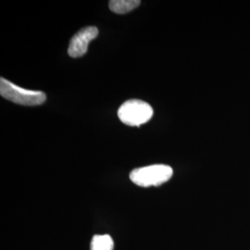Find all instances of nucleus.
<instances>
[{
	"label": "nucleus",
	"mask_w": 250,
	"mask_h": 250,
	"mask_svg": "<svg viewBox=\"0 0 250 250\" xmlns=\"http://www.w3.org/2000/svg\"><path fill=\"white\" fill-rule=\"evenodd\" d=\"M0 95L11 102L23 106H38L46 99L45 93L41 91L23 89L1 77Z\"/></svg>",
	"instance_id": "2"
},
{
	"label": "nucleus",
	"mask_w": 250,
	"mask_h": 250,
	"mask_svg": "<svg viewBox=\"0 0 250 250\" xmlns=\"http://www.w3.org/2000/svg\"><path fill=\"white\" fill-rule=\"evenodd\" d=\"M141 4L139 0H111L109 1V9L117 14H125L136 9Z\"/></svg>",
	"instance_id": "5"
},
{
	"label": "nucleus",
	"mask_w": 250,
	"mask_h": 250,
	"mask_svg": "<svg viewBox=\"0 0 250 250\" xmlns=\"http://www.w3.org/2000/svg\"><path fill=\"white\" fill-rule=\"evenodd\" d=\"M114 242L110 235H95L91 242V250H113Z\"/></svg>",
	"instance_id": "6"
},
{
	"label": "nucleus",
	"mask_w": 250,
	"mask_h": 250,
	"mask_svg": "<svg viewBox=\"0 0 250 250\" xmlns=\"http://www.w3.org/2000/svg\"><path fill=\"white\" fill-rule=\"evenodd\" d=\"M99 36V29L88 26L80 30L72 37L68 48V54L72 58H80L87 52L88 45L92 40Z\"/></svg>",
	"instance_id": "4"
},
{
	"label": "nucleus",
	"mask_w": 250,
	"mask_h": 250,
	"mask_svg": "<svg viewBox=\"0 0 250 250\" xmlns=\"http://www.w3.org/2000/svg\"><path fill=\"white\" fill-rule=\"evenodd\" d=\"M153 113V108L148 103L139 99H131L120 107L118 117L125 125L140 126L147 123Z\"/></svg>",
	"instance_id": "3"
},
{
	"label": "nucleus",
	"mask_w": 250,
	"mask_h": 250,
	"mask_svg": "<svg viewBox=\"0 0 250 250\" xmlns=\"http://www.w3.org/2000/svg\"><path fill=\"white\" fill-rule=\"evenodd\" d=\"M173 174V170L168 165L156 164L131 171L130 179L132 182L142 188L159 187L168 182Z\"/></svg>",
	"instance_id": "1"
}]
</instances>
